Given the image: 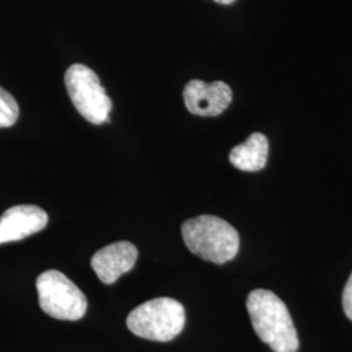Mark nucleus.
<instances>
[{
  "label": "nucleus",
  "instance_id": "10",
  "mask_svg": "<svg viewBox=\"0 0 352 352\" xmlns=\"http://www.w3.org/2000/svg\"><path fill=\"white\" fill-rule=\"evenodd\" d=\"M20 115V109L12 94L0 87V128L12 126Z\"/></svg>",
  "mask_w": 352,
  "mask_h": 352
},
{
  "label": "nucleus",
  "instance_id": "8",
  "mask_svg": "<svg viewBox=\"0 0 352 352\" xmlns=\"http://www.w3.org/2000/svg\"><path fill=\"white\" fill-rule=\"evenodd\" d=\"M138 257L136 245L129 241H116L96 252L90 265L100 280L104 285H113L118 278L133 269Z\"/></svg>",
  "mask_w": 352,
  "mask_h": 352
},
{
  "label": "nucleus",
  "instance_id": "9",
  "mask_svg": "<svg viewBox=\"0 0 352 352\" xmlns=\"http://www.w3.org/2000/svg\"><path fill=\"white\" fill-rule=\"evenodd\" d=\"M267 155L269 141L265 135L256 132L230 151V162L241 171L256 173L266 166Z\"/></svg>",
  "mask_w": 352,
  "mask_h": 352
},
{
  "label": "nucleus",
  "instance_id": "1",
  "mask_svg": "<svg viewBox=\"0 0 352 352\" xmlns=\"http://www.w3.org/2000/svg\"><path fill=\"white\" fill-rule=\"evenodd\" d=\"M247 309L258 338L274 352L299 350L298 333L286 304L269 289H254L247 299Z\"/></svg>",
  "mask_w": 352,
  "mask_h": 352
},
{
  "label": "nucleus",
  "instance_id": "5",
  "mask_svg": "<svg viewBox=\"0 0 352 352\" xmlns=\"http://www.w3.org/2000/svg\"><path fill=\"white\" fill-rule=\"evenodd\" d=\"M39 307L56 320L77 321L88 309L82 291L59 270L43 272L36 282Z\"/></svg>",
  "mask_w": 352,
  "mask_h": 352
},
{
  "label": "nucleus",
  "instance_id": "6",
  "mask_svg": "<svg viewBox=\"0 0 352 352\" xmlns=\"http://www.w3.org/2000/svg\"><path fill=\"white\" fill-rule=\"evenodd\" d=\"M183 98L189 113L197 116H218L232 101V90L223 81L204 82L190 80L183 90Z\"/></svg>",
  "mask_w": 352,
  "mask_h": 352
},
{
  "label": "nucleus",
  "instance_id": "3",
  "mask_svg": "<svg viewBox=\"0 0 352 352\" xmlns=\"http://www.w3.org/2000/svg\"><path fill=\"white\" fill-rule=\"evenodd\" d=\"M186 325V309L173 298H157L142 302L126 317V327L140 338L168 342Z\"/></svg>",
  "mask_w": 352,
  "mask_h": 352
},
{
  "label": "nucleus",
  "instance_id": "11",
  "mask_svg": "<svg viewBox=\"0 0 352 352\" xmlns=\"http://www.w3.org/2000/svg\"><path fill=\"white\" fill-rule=\"evenodd\" d=\"M342 304H343V309H344V314L350 318L352 321V273L344 289H343V296H342Z\"/></svg>",
  "mask_w": 352,
  "mask_h": 352
},
{
  "label": "nucleus",
  "instance_id": "2",
  "mask_svg": "<svg viewBox=\"0 0 352 352\" xmlns=\"http://www.w3.org/2000/svg\"><path fill=\"white\" fill-rule=\"evenodd\" d=\"M182 236L189 251L214 264L228 263L239 252L238 231L215 215H200L186 221Z\"/></svg>",
  "mask_w": 352,
  "mask_h": 352
},
{
  "label": "nucleus",
  "instance_id": "4",
  "mask_svg": "<svg viewBox=\"0 0 352 352\" xmlns=\"http://www.w3.org/2000/svg\"><path fill=\"white\" fill-rule=\"evenodd\" d=\"M64 84L76 110L85 120L96 126L109 120L113 102L91 68L84 64H72L65 71Z\"/></svg>",
  "mask_w": 352,
  "mask_h": 352
},
{
  "label": "nucleus",
  "instance_id": "12",
  "mask_svg": "<svg viewBox=\"0 0 352 352\" xmlns=\"http://www.w3.org/2000/svg\"><path fill=\"white\" fill-rule=\"evenodd\" d=\"M215 3L218 4H223V6H228V4H232L235 0H214Z\"/></svg>",
  "mask_w": 352,
  "mask_h": 352
},
{
  "label": "nucleus",
  "instance_id": "7",
  "mask_svg": "<svg viewBox=\"0 0 352 352\" xmlns=\"http://www.w3.org/2000/svg\"><path fill=\"white\" fill-rule=\"evenodd\" d=\"M49 215L36 205H16L0 217V244L19 241L47 226Z\"/></svg>",
  "mask_w": 352,
  "mask_h": 352
}]
</instances>
